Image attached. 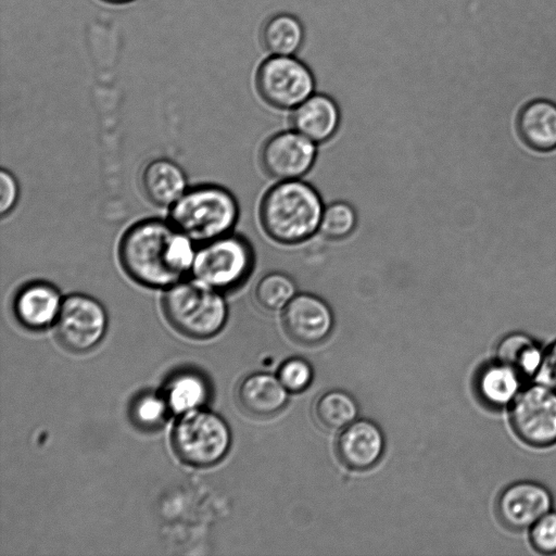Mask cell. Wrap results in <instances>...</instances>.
Listing matches in <instances>:
<instances>
[{
  "label": "cell",
  "mask_w": 556,
  "mask_h": 556,
  "mask_svg": "<svg viewBox=\"0 0 556 556\" xmlns=\"http://www.w3.org/2000/svg\"><path fill=\"white\" fill-rule=\"evenodd\" d=\"M529 542L534 551L544 555L556 554V510L551 509L529 529Z\"/></svg>",
  "instance_id": "obj_27"
},
{
  "label": "cell",
  "mask_w": 556,
  "mask_h": 556,
  "mask_svg": "<svg viewBox=\"0 0 556 556\" xmlns=\"http://www.w3.org/2000/svg\"><path fill=\"white\" fill-rule=\"evenodd\" d=\"M62 302L55 286L34 280L17 290L12 307L20 324L31 330H40L56 320Z\"/></svg>",
  "instance_id": "obj_15"
},
{
  "label": "cell",
  "mask_w": 556,
  "mask_h": 556,
  "mask_svg": "<svg viewBox=\"0 0 556 556\" xmlns=\"http://www.w3.org/2000/svg\"><path fill=\"white\" fill-rule=\"evenodd\" d=\"M534 381L556 392V340L544 350L543 359Z\"/></svg>",
  "instance_id": "obj_29"
},
{
  "label": "cell",
  "mask_w": 556,
  "mask_h": 556,
  "mask_svg": "<svg viewBox=\"0 0 556 556\" xmlns=\"http://www.w3.org/2000/svg\"><path fill=\"white\" fill-rule=\"evenodd\" d=\"M333 323V313L327 302L312 293L296 294L282 313L287 334L305 345L324 341L330 334Z\"/></svg>",
  "instance_id": "obj_12"
},
{
  "label": "cell",
  "mask_w": 556,
  "mask_h": 556,
  "mask_svg": "<svg viewBox=\"0 0 556 556\" xmlns=\"http://www.w3.org/2000/svg\"><path fill=\"white\" fill-rule=\"evenodd\" d=\"M544 348L533 337L521 331L509 332L495 346V358L519 371L526 380L538 374Z\"/></svg>",
  "instance_id": "obj_20"
},
{
  "label": "cell",
  "mask_w": 556,
  "mask_h": 556,
  "mask_svg": "<svg viewBox=\"0 0 556 556\" xmlns=\"http://www.w3.org/2000/svg\"><path fill=\"white\" fill-rule=\"evenodd\" d=\"M1 202L0 213L2 216L10 213L18 200V184L12 173L2 169L0 173Z\"/></svg>",
  "instance_id": "obj_30"
},
{
  "label": "cell",
  "mask_w": 556,
  "mask_h": 556,
  "mask_svg": "<svg viewBox=\"0 0 556 556\" xmlns=\"http://www.w3.org/2000/svg\"><path fill=\"white\" fill-rule=\"evenodd\" d=\"M162 307L166 319L176 330L194 339L216 334L228 316L223 292L194 278L182 279L168 287L162 298Z\"/></svg>",
  "instance_id": "obj_4"
},
{
  "label": "cell",
  "mask_w": 556,
  "mask_h": 556,
  "mask_svg": "<svg viewBox=\"0 0 556 556\" xmlns=\"http://www.w3.org/2000/svg\"><path fill=\"white\" fill-rule=\"evenodd\" d=\"M324 207L312 185L301 179L280 180L263 195L260 220L274 241L298 244L319 231Z\"/></svg>",
  "instance_id": "obj_2"
},
{
  "label": "cell",
  "mask_w": 556,
  "mask_h": 556,
  "mask_svg": "<svg viewBox=\"0 0 556 556\" xmlns=\"http://www.w3.org/2000/svg\"><path fill=\"white\" fill-rule=\"evenodd\" d=\"M288 393L278 377L267 372H254L239 383L237 402L248 415L267 418L283 409L288 403Z\"/></svg>",
  "instance_id": "obj_16"
},
{
  "label": "cell",
  "mask_w": 556,
  "mask_h": 556,
  "mask_svg": "<svg viewBox=\"0 0 556 556\" xmlns=\"http://www.w3.org/2000/svg\"><path fill=\"white\" fill-rule=\"evenodd\" d=\"M316 144L295 129L277 132L262 146L261 166L278 181L300 179L314 166Z\"/></svg>",
  "instance_id": "obj_10"
},
{
  "label": "cell",
  "mask_w": 556,
  "mask_h": 556,
  "mask_svg": "<svg viewBox=\"0 0 556 556\" xmlns=\"http://www.w3.org/2000/svg\"><path fill=\"white\" fill-rule=\"evenodd\" d=\"M141 187L153 204L170 207L188 189L187 176L177 163L160 157L143 168Z\"/></svg>",
  "instance_id": "obj_19"
},
{
  "label": "cell",
  "mask_w": 556,
  "mask_h": 556,
  "mask_svg": "<svg viewBox=\"0 0 556 556\" xmlns=\"http://www.w3.org/2000/svg\"><path fill=\"white\" fill-rule=\"evenodd\" d=\"M340 460L355 470L369 469L378 463L384 450L380 428L367 419H358L346 426L337 439Z\"/></svg>",
  "instance_id": "obj_14"
},
{
  "label": "cell",
  "mask_w": 556,
  "mask_h": 556,
  "mask_svg": "<svg viewBox=\"0 0 556 556\" xmlns=\"http://www.w3.org/2000/svg\"><path fill=\"white\" fill-rule=\"evenodd\" d=\"M357 214L348 202L336 201L324 207L319 232L330 240L348 238L356 228Z\"/></svg>",
  "instance_id": "obj_25"
},
{
  "label": "cell",
  "mask_w": 556,
  "mask_h": 556,
  "mask_svg": "<svg viewBox=\"0 0 556 556\" xmlns=\"http://www.w3.org/2000/svg\"><path fill=\"white\" fill-rule=\"evenodd\" d=\"M356 401L342 390H330L318 396L314 404L316 421L327 430H342L356 420Z\"/></svg>",
  "instance_id": "obj_23"
},
{
  "label": "cell",
  "mask_w": 556,
  "mask_h": 556,
  "mask_svg": "<svg viewBox=\"0 0 556 556\" xmlns=\"http://www.w3.org/2000/svg\"><path fill=\"white\" fill-rule=\"evenodd\" d=\"M108 315L103 305L84 293L63 299L55 320V333L61 344L72 352H86L103 338Z\"/></svg>",
  "instance_id": "obj_9"
},
{
  "label": "cell",
  "mask_w": 556,
  "mask_h": 556,
  "mask_svg": "<svg viewBox=\"0 0 556 556\" xmlns=\"http://www.w3.org/2000/svg\"><path fill=\"white\" fill-rule=\"evenodd\" d=\"M340 110L336 101L326 94H312L293 109V129L314 141L323 143L331 139L340 126Z\"/></svg>",
  "instance_id": "obj_17"
},
{
  "label": "cell",
  "mask_w": 556,
  "mask_h": 556,
  "mask_svg": "<svg viewBox=\"0 0 556 556\" xmlns=\"http://www.w3.org/2000/svg\"><path fill=\"white\" fill-rule=\"evenodd\" d=\"M553 495L544 484L533 480H518L498 493L495 515L508 530H528L553 509Z\"/></svg>",
  "instance_id": "obj_11"
},
{
  "label": "cell",
  "mask_w": 556,
  "mask_h": 556,
  "mask_svg": "<svg viewBox=\"0 0 556 556\" xmlns=\"http://www.w3.org/2000/svg\"><path fill=\"white\" fill-rule=\"evenodd\" d=\"M525 381L514 367L494 357L477 369L473 391L482 406L497 412L510 406L526 386Z\"/></svg>",
  "instance_id": "obj_13"
},
{
  "label": "cell",
  "mask_w": 556,
  "mask_h": 556,
  "mask_svg": "<svg viewBox=\"0 0 556 556\" xmlns=\"http://www.w3.org/2000/svg\"><path fill=\"white\" fill-rule=\"evenodd\" d=\"M255 85L266 103L288 110L313 94L314 78L302 62L291 56L274 55L260 65Z\"/></svg>",
  "instance_id": "obj_8"
},
{
  "label": "cell",
  "mask_w": 556,
  "mask_h": 556,
  "mask_svg": "<svg viewBox=\"0 0 556 556\" xmlns=\"http://www.w3.org/2000/svg\"><path fill=\"white\" fill-rule=\"evenodd\" d=\"M168 409L170 408L165 397L146 393L134 402L131 417L138 427L154 429L164 422Z\"/></svg>",
  "instance_id": "obj_26"
},
{
  "label": "cell",
  "mask_w": 556,
  "mask_h": 556,
  "mask_svg": "<svg viewBox=\"0 0 556 556\" xmlns=\"http://www.w3.org/2000/svg\"><path fill=\"white\" fill-rule=\"evenodd\" d=\"M192 240L170 220L147 218L131 225L118 245L124 271L135 282L167 289L191 273Z\"/></svg>",
  "instance_id": "obj_1"
},
{
  "label": "cell",
  "mask_w": 556,
  "mask_h": 556,
  "mask_svg": "<svg viewBox=\"0 0 556 556\" xmlns=\"http://www.w3.org/2000/svg\"><path fill=\"white\" fill-rule=\"evenodd\" d=\"M516 126L528 148L538 152L556 149V103L545 99L528 102L520 110Z\"/></svg>",
  "instance_id": "obj_18"
},
{
  "label": "cell",
  "mask_w": 556,
  "mask_h": 556,
  "mask_svg": "<svg viewBox=\"0 0 556 556\" xmlns=\"http://www.w3.org/2000/svg\"><path fill=\"white\" fill-rule=\"evenodd\" d=\"M208 387L205 379L193 371H182L170 378L165 390V400L172 410L185 414L198 409L205 403Z\"/></svg>",
  "instance_id": "obj_22"
},
{
  "label": "cell",
  "mask_w": 556,
  "mask_h": 556,
  "mask_svg": "<svg viewBox=\"0 0 556 556\" xmlns=\"http://www.w3.org/2000/svg\"><path fill=\"white\" fill-rule=\"evenodd\" d=\"M227 424L216 414L190 410L176 422L172 443L176 455L194 467H207L218 463L230 446Z\"/></svg>",
  "instance_id": "obj_6"
},
{
  "label": "cell",
  "mask_w": 556,
  "mask_h": 556,
  "mask_svg": "<svg viewBox=\"0 0 556 556\" xmlns=\"http://www.w3.org/2000/svg\"><path fill=\"white\" fill-rule=\"evenodd\" d=\"M254 262L250 241L230 232L201 243L195 250L191 274L194 279L219 292H230L248 280Z\"/></svg>",
  "instance_id": "obj_5"
},
{
  "label": "cell",
  "mask_w": 556,
  "mask_h": 556,
  "mask_svg": "<svg viewBox=\"0 0 556 556\" xmlns=\"http://www.w3.org/2000/svg\"><path fill=\"white\" fill-rule=\"evenodd\" d=\"M515 435L526 445L547 448L556 444V392L534 381L526 384L508 407Z\"/></svg>",
  "instance_id": "obj_7"
},
{
  "label": "cell",
  "mask_w": 556,
  "mask_h": 556,
  "mask_svg": "<svg viewBox=\"0 0 556 556\" xmlns=\"http://www.w3.org/2000/svg\"><path fill=\"white\" fill-rule=\"evenodd\" d=\"M101 1H104V2L111 3V4H123V3L130 2L132 0H101Z\"/></svg>",
  "instance_id": "obj_31"
},
{
  "label": "cell",
  "mask_w": 556,
  "mask_h": 556,
  "mask_svg": "<svg viewBox=\"0 0 556 556\" xmlns=\"http://www.w3.org/2000/svg\"><path fill=\"white\" fill-rule=\"evenodd\" d=\"M303 38L301 22L291 14H275L261 29L262 45L273 55L290 56L300 49Z\"/></svg>",
  "instance_id": "obj_21"
},
{
  "label": "cell",
  "mask_w": 556,
  "mask_h": 556,
  "mask_svg": "<svg viewBox=\"0 0 556 556\" xmlns=\"http://www.w3.org/2000/svg\"><path fill=\"white\" fill-rule=\"evenodd\" d=\"M296 295L294 280L281 271H271L261 278L255 288L257 303L267 311L285 308Z\"/></svg>",
  "instance_id": "obj_24"
},
{
  "label": "cell",
  "mask_w": 556,
  "mask_h": 556,
  "mask_svg": "<svg viewBox=\"0 0 556 556\" xmlns=\"http://www.w3.org/2000/svg\"><path fill=\"white\" fill-rule=\"evenodd\" d=\"M238 218L239 204L235 195L213 184L187 189L169 210V220L200 243L230 233Z\"/></svg>",
  "instance_id": "obj_3"
},
{
  "label": "cell",
  "mask_w": 556,
  "mask_h": 556,
  "mask_svg": "<svg viewBox=\"0 0 556 556\" xmlns=\"http://www.w3.org/2000/svg\"><path fill=\"white\" fill-rule=\"evenodd\" d=\"M277 377L289 392H301L311 384L313 369L305 359L293 357L280 366Z\"/></svg>",
  "instance_id": "obj_28"
}]
</instances>
